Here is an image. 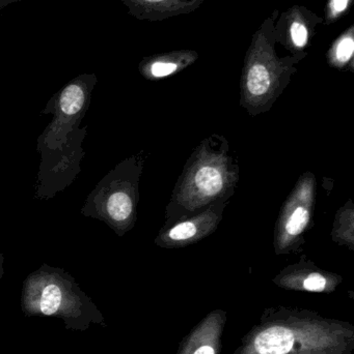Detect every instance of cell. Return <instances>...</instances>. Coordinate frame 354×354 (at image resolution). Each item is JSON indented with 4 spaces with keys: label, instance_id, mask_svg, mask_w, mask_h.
<instances>
[{
    "label": "cell",
    "instance_id": "obj_1",
    "mask_svg": "<svg viewBox=\"0 0 354 354\" xmlns=\"http://www.w3.org/2000/svg\"><path fill=\"white\" fill-rule=\"evenodd\" d=\"M353 341L344 324L289 314L257 326L238 354H345Z\"/></svg>",
    "mask_w": 354,
    "mask_h": 354
},
{
    "label": "cell",
    "instance_id": "obj_2",
    "mask_svg": "<svg viewBox=\"0 0 354 354\" xmlns=\"http://www.w3.org/2000/svg\"><path fill=\"white\" fill-rule=\"evenodd\" d=\"M23 309L28 315L60 318L67 328L83 330L99 316L94 304L76 285L57 274H35L25 283Z\"/></svg>",
    "mask_w": 354,
    "mask_h": 354
},
{
    "label": "cell",
    "instance_id": "obj_3",
    "mask_svg": "<svg viewBox=\"0 0 354 354\" xmlns=\"http://www.w3.org/2000/svg\"><path fill=\"white\" fill-rule=\"evenodd\" d=\"M280 10H274L254 32L247 50L243 70V81L251 97H264L294 71V64L305 58L303 55L278 57L274 24Z\"/></svg>",
    "mask_w": 354,
    "mask_h": 354
},
{
    "label": "cell",
    "instance_id": "obj_4",
    "mask_svg": "<svg viewBox=\"0 0 354 354\" xmlns=\"http://www.w3.org/2000/svg\"><path fill=\"white\" fill-rule=\"evenodd\" d=\"M322 17L305 6L294 4L286 12H280L276 24V43L290 52L291 55L307 56Z\"/></svg>",
    "mask_w": 354,
    "mask_h": 354
},
{
    "label": "cell",
    "instance_id": "obj_5",
    "mask_svg": "<svg viewBox=\"0 0 354 354\" xmlns=\"http://www.w3.org/2000/svg\"><path fill=\"white\" fill-rule=\"evenodd\" d=\"M137 20L161 22L197 10L206 0H120Z\"/></svg>",
    "mask_w": 354,
    "mask_h": 354
},
{
    "label": "cell",
    "instance_id": "obj_6",
    "mask_svg": "<svg viewBox=\"0 0 354 354\" xmlns=\"http://www.w3.org/2000/svg\"><path fill=\"white\" fill-rule=\"evenodd\" d=\"M224 312H212L185 340L179 354H220Z\"/></svg>",
    "mask_w": 354,
    "mask_h": 354
},
{
    "label": "cell",
    "instance_id": "obj_7",
    "mask_svg": "<svg viewBox=\"0 0 354 354\" xmlns=\"http://www.w3.org/2000/svg\"><path fill=\"white\" fill-rule=\"evenodd\" d=\"M197 58L199 53L195 50H172L145 57L141 62V71L150 78H166L191 66Z\"/></svg>",
    "mask_w": 354,
    "mask_h": 354
},
{
    "label": "cell",
    "instance_id": "obj_8",
    "mask_svg": "<svg viewBox=\"0 0 354 354\" xmlns=\"http://www.w3.org/2000/svg\"><path fill=\"white\" fill-rule=\"evenodd\" d=\"M328 64L337 68H353L354 25L351 24L334 39L326 53Z\"/></svg>",
    "mask_w": 354,
    "mask_h": 354
},
{
    "label": "cell",
    "instance_id": "obj_9",
    "mask_svg": "<svg viewBox=\"0 0 354 354\" xmlns=\"http://www.w3.org/2000/svg\"><path fill=\"white\" fill-rule=\"evenodd\" d=\"M108 216L116 222L127 220L132 212V201L124 192H116L110 195L106 203Z\"/></svg>",
    "mask_w": 354,
    "mask_h": 354
},
{
    "label": "cell",
    "instance_id": "obj_10",
    "mask_svg": "<svg viewBox=\"0 0 354 354\" xmlns=\"http://www.w3.org/2000/svg\"><path fill=\"white\" fill-rule=\"evenodd\" d=\"M197 189L206 195H216L222 189V176L216 168L203 167L195 174Z\"/></svg>",
    "mask_w": 354,
    "mask_h": 354
},
{
    "label": "cell",
    "instance_id": "obj_11",
    "mask_svg": "<svg viewBox=\"0 0 354 354\" xmlns=\"http://www.w3.org/2000/svg\"><path fill=\"white\" fill-rule=\"evenodd\" d=\"M354 0H326L324 6V25H332L346 16L353 8Z\"/></svg>",
    "mask_w": 354,
    "mask_h": 354
},
{
    "label": "cell",
    "instance_id": "obj_12",
    "mask_svg": "<svg viewBox=\"0 0 354 354\" xmlns=\"http://www.w3.org/2000/svg\"><path fill=\"white\" fill-rule=\"evenodd\" d=\"M310 220V214L308 209L303 207H297L292 214L290 220L287 223L286 230L290 235H299L307 227Z\"/></svg>",
    "mask_w": 354,
    "mask_h": 354
},
{
    "label": "cell",
    "instance_id": "obj_13",
    "mask_svg": "<svg viewBox=\"0 0 354 354\" xmlns=\"http://www.w3.org/2000/svg\"><path fill=\"white\" fill-rule=\"evenodd\" d=\"M197 233V227L191 222L181 223L170 231V237L174 241H185Z\"/></svg>",
    "mask_w": 354,
    "mask_h": 354
},
{
    "label": "cell",
    "instance_id": "obj_14",
    "mask_svg": "<svg viewBox=\"0 0 354 354\" xmlns=\"http://www.w3.org/2000/svg\"><path fill=\"white\" fill-rule=\"evenodd\" d=\"M303 287L311 292H322L328 287V280L322 274H312L303 280Z\"/></svg>",
    "mask_w": 354,
    "mask_h": 354
},
{
    "label": "cell",
    "instance_id": "obj_15",
    "mask_svg": "<svg viewBox=\"0 0 354 354\" xmlns=\"http://www.w3.org/2000/svg\"><path fill=\"white\" fill-rule=\"evenodd\" d=\"M23 0H0V10L6 8V6H10L12 3H16V2H21Z\"/></svg>",
    "mask_w": 354,
    "mask_h": 354
}]
</instances>
